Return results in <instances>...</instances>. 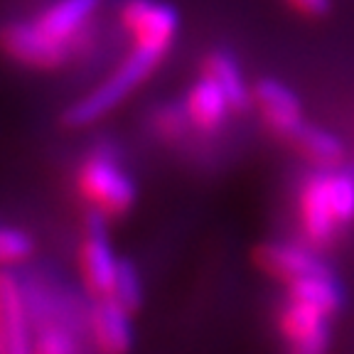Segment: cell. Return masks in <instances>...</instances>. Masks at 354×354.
Instances as JSON below:
<instances>
[{
	"instance_id": "obj_15",
	"label": "cell",
	"mask_w": 354,
	"mask_h": 354,
	"mask_svg": "<svg viewBox=\"0 0 354 354\" xmlns=\"http://www.w3.org/2000/svg\"><path fill=\"white\" fill-rule=\"evenodd\" d=\"M305 158L315 162H322V165H332L342 158V143H339L337 136H332L330 131L320 126H313V123L300 121L293 131L286 136Z\"/></svg>"
},
{
	"instance_id": "obj_11",
	"label": "cell",
	"mask_w": 354,
	"mask_h": 354,
	"mask_svg": "<svg viewBox=\"0 0 354 354\" xmlns=\"http://www.w3.org/2000/svg\"><path fill=\"white\" fill-rule=\"evenodd\" d=\"M254 101L263 113L266 123L281 136H288L303 121L298 96L276 79H261L254 86Z\"/></svg>"
},
{
	"instance_id": "obj_18",
	"label": "cell",
	"mask_w": 354,
	"mask_h": 354,
	"mask_svg": "<svg viewBox=\"0 0 354 354\" xmlns=\"http://www.w3.org/2000/svg\"><path fill=\"white\" fill-rule=\"evenodd\" d=\"M32 249H35V243L28 232L0 224V268L30 259Z\"/></svg>"
},
{
	"instance_id": "obj_6",
	"label": "cell",
	"mask_w": 354,
	"mask_h": 354,
	"mask_svg": "<svg viewBox=\"0 0 354 354\" xmlns=\"http://www.w3.org/2000/svg\"><path fill=\"white\" fill-rule=\"evenodd\" d=\"M30 344V315L22 286L12 273L0 271V354H25Z\"/></svg>"
},
{
	"instance_id": "obj_17",
	"label": "cell",
	"mask_w": 354,
	"mask_h": 354,
	"mask_svg": "<svg viewBox=\"0 0 354 354\" xmlns=\"http://www.w3.org/2000/svg\"><path fill=\"white\" fill-rule=\"evenodd\" d=\"M118 305L128 310V313H136V310L143 305V283L136 271V266L126 259H118L116 266V278H113V288H111V295Z\"/></svg>"
},
{
	"instance_id": "obj_19",
	"label": "cell",
	"mask_w": 354,
	"mask_h": 354,
	"mask_svg": "<svg viewBox=\"0 0 354 354\" xmlns=\"http://www.w3.org/2000/svg\"><path fill=\"white\" fill-rule=\"evenodd\" d=\"M330 194H332V207H335V216H337L339 224L352 219L354 216V175H349V172L330 175Z\"/></svg>"
},
{
	"instance_id": "obj_8",
	"label": "cell",
	"mask_w": 354,
	"mask_h": 354,
	"mask_svg": "<svg viewBox=\"0 0 354 354\" xmlns=\"http://www.w3.org/2000/svg\"><path fill=\"white\" fill-rule=\"evenodd\" d=\"M254 263L263 268L266 273H271L283 281H298L305 276H325L330 273L325 263L310 251L293 246V243H261L254 249Z\"/></svg>"
},
{
	"instance_id": "obj_7",
	"label": "cell",
	"mask_w": 354,
	"mask_h": 354,
	"mask_svg": "<svg viewBox=\"0 0 354 354\" xmlns=\"http://www.w3.org/2000/svg\"><path fill=\"white\" fill-rule=\"evenodd\" d=\"M283 337L288 347L300 354H317L330 347V330H327V313L313 308L300 300H290L281 315Z\"/></svg>"
},
{
	"instance_id": "obj_21",
	"label": "cell",
	"mask_w": 354,
	"mask_h": 354,
	"mask_svg": "<svg viewBox=\"0 0 354 354\" xmlns=\"http://www.w3.org/2000/svg\"><path fill=\"white\" fill-rule=\"evenodd\" d=\"M185 121H189L187 111L177 109V106H165V109L158 113V121H155V126H158V131H160L165 138H177V136L183 133Z\"/></svg>"
},
{
	"instance_id": "obj_5",
	"label": "cell",
	"mask_w": 354,
	"mask_h": 354,
	"mask_svg": "<svg viewBox=\"0 0 354 354\" xmlns=\"http://www.w3.org/2000/svg\"><path fill=\"white\" fill-rule=\"evenodd\" d=\"M79 261H82L84 283L94 293V298H109L111 288H113V278H116L118 259L111 251L99 209L91 214L86 224V239H84L82 251H79Z\"/></svg>"
},
{
	"instance_id": "obj_9",
	"label": "cell",
	"mask_w": 354,
	"mask_h": 354,
	"mask_svg": "<svg viewBox=\"0 0 354 354\" xmlns=\"http://www.w3.org/2000/svg\"><path fill=\"white\" fill-rule=\"evenodd\" d=\"M300 212H303V227L310 241L327 243L335 234V227L339 221L335 216L330 194V175L310 177L303 187V199H300Z\"/></svg>"
},
{
	"instance_id": "obj_13",
	"label": "cell",
	"mask_w": 354,
	"mask_h": 354,
	"mask_svg": "<svg viewBox=\"0 0 354 354\" xmlns=\"http://www.w3.org/2000/svg\"><path fill=\"white\" fill-rule=\"evenodd\" d=\"M205 77L214 79L219 84L234 111H246L251 106V101H254V91L243 82V74L239 69L236 59L232 55H227V52H212L207 57Z\"/></svg>"
},
{
	"instance_id": "obj_16",
	"label": "cell",
	"mask_w": 354,
	"mask_h": 354,
	"mask_svg": "<svg viewBox=\"0 0 354 354\" xmlns=\"http://www.w3.org/2000/svg\"><path fill=\"white\" fill-rule=\"evenodd\" d=\"M288 293H290V300L308 303L313 308L327 313V315H332L342 305V290H339V286L335 283V278L330 273H325V276H305L298 278V281H290L288 283Z\"/></svg>"
},
{
	"instance_id": "obj_2",
	"label": "cell",
	"mask_w": 354,
	"mask_h": 354,
	"mask_svg": "<svg viewBox=\"0 0 354 354\" xmlns=\"http://www.w3.org/2000/svg\"><path fill=\"white\" fill-rule=\"evenodd\" d=\"M79 192L88 205H94L101 214H123L136 202V187L131 177L116 165L113 158L96 153L84 160L77 177Z\"/></svg>"
},
{
	"instance_id": "obj_4",
	"label": "cell",
	"mask_w": 354,
	"mask_h": 354,
	"mask_svg": "<svg viewBox=\"0 0 354 354\" xmlns=\"http://www.w3.org/2000/svg\"><path fill=\"white\" fill-rule=\"evenodd\" d=\"M121 17L126 30L133 35L136 47H148L162 55L177 32V12L155 0H128Z\"/></svg>"
},
{
	"instance_id": "obj_12",
	"label": "cell",
	"mask_w": 354,
	"mask_h": 354,
	"mask_svg": "<svg viewBox=\"0 0 354 354\" xmlns=\"http://www.w3.org/2000/svg\"><path fill=\"white\" fill-rule=\"evenodd\" d=\"M229 109H232V104H229L227 94L209 77L199 79L187 91V99H185V111H187L189 123L202 128V131H214L216 126H221Z\"/></svg>"
},
{
	"instance_id": "obj_3",
	"label": "cell",
	"mask_w": 354,
	"mask_h": 354,
	"mask_svg": "<svg viewBox=\"0 0 354 354\" xmlns=\"http://www.w3.org/2000/svg\"><path fill=\"white\" fill-rule=\"evenodd\" d=\"M0 47L8 57L37 69H52L66 59V42L47 35L37 22H12L0 32Z\"/></svg>"
},
{
	"instance_id": "obj_20",
	"label": "cell",
	"mask_w": 354,
	"mask_h": 354,
	"mask_svg": "<svg viewBox=\"0 0 354 354\" xmlns=\"http://www.w3.org/2000/svg\"><path fill=\"white\" fill-rule=\"evenodd\" d=\"M35 349L42 354H69L77 349V344H74V339L66 332L57 330V327H47L39 335L37 342H35Z\"/></svg>"
},
{
	"instance_id": "obj_14",
	"label": "cell",
	"mask_w": 354,
	"mask_h": 354,
	"mask_svg": "<svg viewBox=\"0 0 354 354\" xmlns=\"http://www.w3.org/2000/svg\"><path fill=\"white\" fill-rule=\"evenodd\" d=\"M99 3L101 0H57L55 6L42 12L37 25L55 39L66 42L86 22Z\"/></svg>"
},
{
	"instance_id": "obj_1",
	"label": "cell",
	"mask_w": 354,
	"mask_h": 354,
	"mask_svg": "<svg viewBox=\"0 0 354 354\" xmlns=\"http://www.w3.org/2000/svg\"><path fill=\"white\" fill-rule=\"evenodd\" d=\"M160 59H162V52L148 50V47H136L126 57V62L101 86H96L94 91H88L84 99H79L77 104H72L62 113V123L66 128H84L96 123L99 118H104L109 111L116 109L133 88L153 72Z\"/></svg>"
},
{
	"instance_id": "obj_10",
	"label": "cell",
	"mask_w": 354,
	"mask_h": 354,
	"mask_svg": "<svg viewBox=\"0 0 354 354\" xmlns=\"http://www.w3.org/2000/svg\"><path fill=\"white\" fill-rule=\"evenodd\" d=\"M123 305L113 298H96V308L91 313V335L101 352L121 354L133 347V327Z\"/></svg>"
},
{
	"instance_id": "obj_22",
	"label": "cell",
	"mask_w": 354,
	"mask_h": 354,
	"mask_svg": "<svg viewBox=\"0 0 354 354\" xmlns=\"http://www.w3.org/2000/svg\"><path fill=\"white\" fill-rule=\"evenodd\" d=\"M293 6L308 15H325L330 10V0H293Z\"/></svg>"
}]
</instances>
